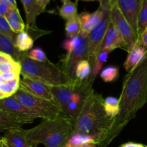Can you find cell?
<instances>
[{
  "mask_svg": "<svg viewBox=\"0 0 147 147\" xmlns=\"http://www.w3.org/2000/svg\"><path fill=\"white\" fill-rule=\"evenodd\" d=\"M20 89L36 97L42 98L49 100H55L51 87L29 78H20Z\"/></svg>",
  "mask_w": 147,
  "mask_h": 147,
  "instance_id": "12",
  "label": "cell"
},
{
  "mask_svg": "<svg viewBox=\"0 0 147 147\" xmlns=\"http://www.w3.org/2000/svg\"><path fill=\"white\" fill-rule=\"evenodd\" d=\"M13 96L25 107L36 113L40 119L53 120L64 115L63 110L55 100L33 96L20 89Z\"/></svg>",
  "mask_w": 147,
  "mask_h": 147,
  "instance_id": "5",
  "label": "cell"
},
{
  "mask_svg": "<svg viewBox=\"0 0 147 147\" xmlns=\"http://www.w3.org/2000/svg\"><path fill=\"white\" fill-rule=\"evenodd\" d=\"M20 78H17L10 81L0 83V95L2 99L11 97L15 94L20 89Z\"/></svg>",
  "mask_w": 147,
  "mask_h": 147,
  "instance_id": "23",
  "label": "cell"
},
{
  "mask_svg": "<svg viewBox=\"0 0 147 147\" xmlns=\"http://www.w3.org/2000/svg\"><path fill=\"white\" fill-rule=\"evenodd\" d=\"M111 53V51L109 50H100L98 51L96 58L95 60L94 63L92 65L91 73H90V76L87 80H86V83L90 86H93V83L94 82L95 79L97 77L98 75L99 74L100 71L101 70L102 67L104 65L106 62L107 61L108 57H109V54Z\"/></svg>",
  "mask_w": 147,
  "mask_h": 147,
  "instance_id": "17",
  "label": "cell"
},
{
  "mask_svg": "<svg viewBox=\"0 0 147 147\" xmlns=\"http://www.w3.org/2000/svg\"><path fill=\"white\" fill-rule=\"evenodd\" d=\"M27 54L30 58L32 60H34L35 61L38 62H47L50 61L47 58V55L45 53L44 50L40 47H35L30 50V52H27Z\"/></svg>",
  "mask_w": 147,
  "mask_h": 147,
  "instance_id": "33",
  "label": "cell"
},
{
  "mask_svg": "<svg viewBox=\"0 0 147 147\" xmlns=\"http://www.w3.org/2000/svg\"><path fill=\"white\" fill-rule=\"evenodd\" d=\"M142 1L143 0H116V6L137 36L138 20Z\"/></svg>",
  "mask_w": 147,
  "mask_h": 147,
  "instance_id": "11",
  "label": "cell"
},
{
  "mask_svg": "<svg viewBox=\"0 0 147 147\" xmlns=\"http://www.w3.org/2000/svg\"><path fill=\"white\" fill-rule=\"evenodd\" d=\"M92 65L88 60L80 61L77 65L76 70V80L79 81H85L88 78L91 73Z\"/></svg>",
  "mask_w": 147,
  "mask_h": 147,
  "instance_id": "27",
  "label": "cell"
},
{
  "mask_svg": "<svg viewBox=\"0 0 147 147\" xmlns=\"http://www.w3.org/2000/svg\"><path fill=\"white\" fill-rule=\"evenodd\" d=\"M119 70L116 66L110 65L105 67L100 72V78L106 83L114 81L119 76Z\"/></svg>",
  "mask_w": 147,
  "mask_h": 147,
  "instance_id": "31",
  "label": "cell"
},
{
  "mask_svg": "<svg viewBox=\"0 0 147 147\" xmlns=\"http://www.w3.org/2000/svg\"><path fill=\"white\" fill-rule=\"evenodd\" d=\"M117 48H121L128 51L127 47L123 37L121 36L117 30L111 23L110 26L106 31V35L102 42L99 50L103 49V50H109L112 52L113 50Z\"/></svg>",
  "mask_w": 147,
  "mask_h": 147,
  "instance_id": "13",
  "label": "cell"
},
{
  "mask_svg": "<svg viewBox=\"0 0 147 147\" xmlns=\"http://www.w3.org/2000/svg\"><path fill=\"white\" fill-rule=\"evenodd\" d=\"M19 63L21 65L22 77L37 80L50 87H58L70 84L59 63L50 61L38 62L30 58L27 52H22Z\"/></svg>",
  "mask_w": 147,
  "mask_h": 147,
  "instance_id": "4",
  "label": "cell"
},
{
  "mask_svg": "<svg viewBox=\"0 0 147 147\" xmlns=\"http://www.w3.org/2000/svg\"><path fill=\"white\" fill-rule=\"evenodd\" d=\"M81 31V24L78 14L69 19L65 23V33L67 38H73L80 34Z\"/></svg>",
  "mask_w": 147,
  "mask_h": 147,
  "instance_id": "25",
  "label": "cell"
},
{
  "mask_svg": "<svg viewBox=\"0 0 147 147\" xmlns=\"http://www.w3.org/2000/svg\"><path fill=\"white\" fill-rule=\"evenodd\" d=\"M0 33L9 37L15 43L17 34L13 32L5 17L0 16Z\"/></svg>",
  "mask_w": 147,
  "mask_h": 147,
  "instance_id": "32",
  "label": "cell"
},
{
  "mask_svg": "<svg viewBox=\"0 0 147 147\" xmlns=\"http://www.w3.org/2000/svg\"><path fill=\"white\" fill-rule=\"evenodd\" d=\"M0 52L9 55L17 62H19L22 53L16 47L14 42L1 33H0Z\"/></svg>",
  "mask_w": 147,
  "mask_h": 147,
  "instance_id": "19",
  "label": "cell"
},
{
  "mask_svg": "<svg viewBox=\"0 0 147 147\" xmlns=\"http://www.w3.org/2000/svg\"><path fill=\"white\" fill-rule=\"evenodd\" d=\"M139 41L140 42L141 44L144 47V48L147 50V27L141 35L140 38L139 39Z\"/></svg>",
  "mask_w": 147,
  "mask_h": 147,
  "instance_id": "36",
  "label": "cell"
},
{
  "mask_svg": "<svg viewBox=\"0 0 147 147\" xmlns=\"http://www.w3.org/2000/svg\"><path fill=\"white\" fill-rule=\"evenodd\" d=\"M75 121L65 116L56 119H43L37 126L27 130V138L32 147L41 144L45 147H65L74 134Z\"/></svg>",
  "mask_w": 147,
  "mask_h": 147,
  "instance_id": "3",
  "label": "cell"
},
{
  "mask_svg": "<svg viewBox=\"0 0 147 147\" xmlns=\"http://www.w3.org/2000/svg\"><path fill=\"white\" fill-rule=\"evenodd\" d=\"M21 65L12 57L0 63V74L7 73H17L21 74Z\"/></svg>",
  "mask_w": 147,
  "mask_h": 147,
  "instance_id": "28",
  "label": "cell"
},
{
  "mask_svg": "<svg viewBox=\"0 0 147 147\" xmlns=\"http://www.w3.org/2000/svg\"><path fill=\"white\" fill-rule=\"evenodd\" d=\"M78 1L76 0H61L62 6L58 8V14L61 18L67 21L69 19L78 15Z\"/></svg>",
  "mask_w": 147,
  "mask_h": 147,
  "instance_id": "21",
  "label": "cell"
},
{
  "mask_svg": "<svg viewBox=\"0 0 147 147\" xmlns=\"http://www.w3.org/2000/svg\"><path fill=\"white\" fill-rule=\"evenodd\" d=\"M77 147H97V145L96 144H87L82 145V146Z\"/></svg>",
  "mask_w": 147,
  "mask_h": 147,
  "instance_id": "42",
  "label": "cell"
},
{
  "mask_svg": "<svg viewBox=\"0 0 147 147\" xmlns=\"http://www.w3.org/2000/svg\"><path fill=\"white\" fill-rule=\"evenodd\" d=\"M34 40L32 37L24 31L17 34L15 40V46L20 52H28L34 45Z\"/></svg>",
  "mask_w": 147,
  "mask_h": 147,
  "instance_id": "24",
  "label": "cell"
},
{
  "mask_svg": "<svg viewBox=\"0 0 147 147\" xmlns=\"http://www.w3.org/2000/svg\"><path fill=\"white\" fill-rule=\"evenodd\" d=\"M111 23V10L104 9L102 20L97 26L90 32L88 36V60L90 62L91 65L94 63Z\"/></svg>",
  "mask_w": 147,
  "mask_h": 147,
  "instance_id": "6",
  "label": "cell"
},
{
  "mask_svg": "<svg viewBox=\"0 0 147 147\" xmlns=\"http://www.w3.org/2000/svg\"><path fill=\"white\" fill-rule=\"evenodd\" d=\"M9 57H11L10 55H9L6 54V53H2V52H0V63H2L4 60L9 58Z\"/></svg>",
  "mask_w": 147,
  "mask_h": 147,
  "instance_id": "38",
  "label": "cell"
},
{
  "mask_svg": "<svg viewBox=\"0 0 147 147\" xmlns=\"http://www.w3.org/2000/svg\"><path fill=\"white\" fill-rule=\"evenodd\" d=\"M0 147H10L4 136L0 139Z\"/></svg>",
  "mask_w": 147,
  "mask_h": 147,
  "instance_id": "39",
  "label": "cell"
},
{
  "mask_svg": "<svg viewBox=\"0 0 147 147\" xmlns=\"http://www.w3.org/2000/svg\"><path fill=\"white\" fill-rule=\"evenodd\" d=\"M84 36H88V34L80 32V34L77 37H73V38H67L62 43V47L66 50L67 53H73L81 45Z\"/></svg>",
  "mask_w": 147,
  "mask_h": 147,
  "instance_id": "29",
  "label": "cell"
},
{
  "mask_svg": "<svg viewBox=\"0 0 147 147\" xmlns=\"http://www.w3.org/2000/svg\"><path fill=\"white\" fill-rule=\"evenodd\" d=\"M103 107L106 114L113 119L119 112V99L113 96H109L104 99Z\"/></svg>",
  "mask_w": 147,
  "mask_h": 147,
  "instance_id": "26",
  "label": "cell"
},
{
  "mask_svg": "<svg viewBox=\"0 0 147 147\" xmlns=\"http://www.w3.org/2000/svg\"><path fill=\"white\" fill-rule=\"evenodd\" d=\"M22 125L18 120L0 109V133L6 132L11 129L22 128Z\"/></svg>",
  "mask_w": 147,
  "mask_h": 147,
  "instance_id": "22",
  "label": "cell"
},
{
  "mask_svg": "<svg viewBox=\"0 0 147 147\" xmlns=\"http://www.w3.org/2000/svg\"><path fill=\"white\" fill-rule=\"evenodd\" d=\"M121 147H146V146L142 144L134 143V142H127L122 144Z\"/></svg>",
  "mask_w": 147,
  "mask_h": 147,
  "instance_id": "37",
  "label": "cell"
},
{
  "mask_svg": "<svg viewBox=\"0 0 147 147\" xmlns=\"http://www.w3.org/2000/svg\"><path fill=\"white\" fill-rule=\"evenodd\" d=\"M7 1H8L9 4L11 8H17V1H16V0H7Z\"/></svg>",
  "mask_w": 147,
  "mask_h": 147,
  "instance_id": "41",
  "label": "cell"
},
{
  "mask_svg": "<svg viewBox=\"0 0 147 147\" xmlns=\"http://www.w3.org/2000/svg\"><path fill=\"white\" fill-rule=\"evenodd\" d=\"M146 147H147V146H146Z\"/></svg>",
  "mask_w": 147,
  "mask_h": 147,
  "instance_id": "44",
  "label": "cell"
},
{
  "mask_svg": "<svg viewBox=\"0 0 147 147\" xmlns=\"http://www.w3.org/2000/svg\"><path fill=\"white\" fill-rule=\"evenodd\" d=\"M104 14V9L99 7L96 11L90 13L88 11H83L78 14L79 20L81 24L80 32L89 34L90 32L97 26L102 20Z\"/></svg>",
  "mask_w": 147,
  "mask_h": 147,
  "instance_id": "14",
  "label": "cell"
},
{
  "mask_svg": "<svg viewBox=\"0 0 147 147\" xmlns=\"http://www.w3.org/2000/svg\"><path fill=\"white\" fill-rule=\"evenodd\" d=\"M88 60V36H84L81 45L73 53H67L60 59L59 64L64 70L70 84L76 83V70L80 61Z\"/></svg>",
  "mask_w": 147,
  "mask_h": 147,
  "instance_id": "8",
  "label": "cell"
},
{
  "mask_svg": "<svg viewBox=\"0 0 147 147\" xmlns=\"http://www.w3.org/2000/svg\"><path fill=\"white\" fill-rule=\"evenodd\" d=\"M11 8L7 0H0V16L5 17L9 9Z\"/></svg>",
  "mask_w": 147,
  "mask_h": 147,
  "instance_id": "35",
  "label": "cell"
},
{
  "mask_svg": "<svg viewBox=\"0 0 147 147\" xmlns=\"http://www.w3.org/2000/svg\"><path fill=\"white\" fill-rule=\"evenodd\" d=\"M111 22L123 37L127 47L128 52H129L137 42L139 38L116 5L111 10Z\"/></svg>",
  "mask_w": 147,
  "mask_h": 147,
  "instance_id": "10",
  "label": "cell"
},
{
  "mask_svg": "<svg viewBox=\"0 0 147 147\" xmlns=\"http://www.w3.org/2000/svg\"><path fill=\"white\" fill-rule=\"evenodd\" d=\"M11 30L16 34L25 31L26 24H24L20 14L18 8H10L5 15Z\"/></svg>",
  "mask_w": 147,
  "mask_h": 147,
  "instance_id": "18",
  "label": "cell"
},
{
  "mask_svg": "<svg viewBox=\"0 0 147 147\" xmlns=\"http://www.w3.org/2000/svg\"><path fill=\"white\" fill-rule=\"evenodd\" d=\"M78 1H99L100 0H78Z\"/></svg>",
  "mask_w": 147,
  "mask_h": 147,
  "instance_id": "43",
  "label": "cell"
},
{
  "mask_svg": "<svg viewBox=\"0 0 147 147\" xmlns=\"http://www.w3.org/2000/svg\"><path fill=\"white\" fill-rule=\"evenodd\" d=\"M24 7L26 16V28L27 32L33 40L51 33V31L40 30L37 26V18L40 14L45 12L46 9L40 4L37 0H20Z\"/></svg>",
  "mask_w": 147,
  "mask_h": 147,
  "instance_id": "7",
  "label": "cell"
},
{
  "mask_svg": "<svg viewBox=\"0 0 147 147\" xmlns=\"http://www.w3.org/2000/svg\"><path fill=\"white\" fill-rule=\"evenodd\" d=\"M147 103V55L145 60L125 77L119 98V112L111 128L102 135L98 147H107L136 117Z\"/></svg>",
  "mask_w": 147,
  "mask_h": 147,
  "instance_id": "1",
  "label": "cell"
},
{
  "mask_svg": "<svg viewBox=\"0 0 147 147\" xmlns=\"http://www.w3.org/2000/svg\"><path fill=\"white\" fill-rule=\"evenodd\" d=\"M37 1L40 3V4H41L44 8L46 9V7H47V6L48 5V4L50 2L51 0H37Z\"/></svg>",
  "mask_w": 147,
  "mask_h": 147,
  "instance_id": "40",
  "label": "cell"
},
{
  "mask_svg": "<svg viewBox=\"0 0 147 147\" xmlns=\"http://www.w3.org/2000/svg\"><path fill=\"white\" fill-rule=\"evenodd\" d=\"M100 136V135H84L75 133L65 147H77L87 144H96L97 145Z\"/></svg>",
  "mask_w": 147,
  "mask_h": 147,
  "instance_id": "20",
  "label": "cell"
},
{
  "mask_svg": "<svg viewBox=\"0 0 147 147\" xmlns=\"http://www.w3.org/2000/svg\"><path fill=\"white\" fill-rule=\"evenodd\" d=\"M147 50L138 40L136 45L129 52L127 58L123 64L124 68L128 73H130L145 60Z\"/></svg>",
  "mask_w": 147,
  "mask_h": 147,
  "instance_id": "15",
  "label": "cell"
},
{
  "mask_svg": "<svg viewBox=\"0 0 147 147\" xmlns=\"http://www.w3.org/2000/svg\"><path fill=\"white\" fill-rule=\"evenodd\" d=\"M0 109L18 120L22 124L32 123L39 118L36 113L22 104L14 96L1 99Z\"/></svg>",
  "mask_w": 147,
  "mask_h": 147,
  "instance_id": "9",
  "label": "cell"
},
{
  "mask_svg": "<svg viewBox=\"0 0 147 147\" xmlns=\"http://www.w3.org/2000/svg\"><path fill=\"white\" fill-rule=\"evenodd\" d=\"M147 27V0H143L142 8L139 13L138 20V37L140 38L141 35Z\"/></svg>",
  "mask_w": 147,
  "mask_h": 147,
  "instance_id": "30",
  "label": "cell"
},
{
  "mask_svg": "<svg viewBox=\"0 0 147 147\" xmlns=\"http://www.w3.org/2000/svg\"><path fill=\"white\" fill-rule=\"evenodd\" d=\"M4 137L10 147H32L27 140V130L22 128L7 131Z\"/></svg>",
  "mask_w": 147,
  "mask_h": 147,
  "instance_id": "16",
  "label": "cell"
},
{
  "mask_svg": "<svg viewBox=\"0 0 147 147\" xmlns=\"http://www.w3.org/2000/svg\"><path fill=\"white\" fill-rule=\"evenodd\" d=\"M100 6L103 9L111 10V9L116 5V0H100Z\"/></svg>",
  "mask_w": 147,
  "mask_h": 147,
  "instance_id": "34",
  "label": "cell"
},
{
  "mask_svg": "<svg viewBox=\"0 0 147 147\" xmlns=\"http://www.w3.org/2000/svg\"><path fill=\"white\" fill-rule=\"evenodd\" d=\"M104 99L92 90L86 96L83 107L75 120L74 134L102 136L111 128L113 119L106 114Z\"/></svg>",
  "mask_w": 147,
  "mask_h": 147,
  "instance_id": "2",
  "label": "cell"
}]
</instances>
